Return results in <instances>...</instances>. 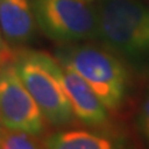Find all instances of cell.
Masks as SVG:
<instances>
[{
	"label": "cell",
	"mask_w": 149,
	"mask_h": 149,
	"mask_svg": "<svg viewBox=\"0 0 149 149\" xmlns=\"http://www.w3.org/2000/svg\"><path fill=\"white\" fill-rule=\"evenodd\" d=\"M1 129H3V128H1V124H0V133H1Z\"/></svg>",
	"instance_id": "obj_12"
},
{
	"label": "cell",
	"mask_w": 149,
	"mask_h": 149,
	"mask_svg": "<svg viewBox=\"0 0 149 149\" xmlns=\"http://www.w3.org/2000/svg\"><path fill=\"white\" fill-rule=\"evenodd\" d=\"M49 65L58 78L76 119L88 125H102L108 119V109L83 78L57 58L49 55Z\"/></svg>",
	"instance_id": "obj_6"
},
{
	"label": "cell",
	"mask_w": 149,
	"mask_h": 149,
	"mask_svg": "<svg viewBox=\"0 0 149 149\" xmlns=\"http://www.w3.org/2000/svg\"><path fill=\"white\" fill-rule=\"evenodd\" d=\"M44 149H124L117 139L83 129L58 130L44 141Z\"/></svg>",
	"instance_id": "obj_8"
},
{
	"label": "cell",
	"mask_w": 149,
	"mask_h": 149,
	"mask_svg": "<svg viewBox=\"0 0 149 149\" xmlns=\"http://www.w3.org/2000/svg\"><path fill=\"white\" fill-rule=\"evenodd\" d=\"M85 1H88V0H85Z\"/></svg>",
	"instance_id": "obj_13"
},
{
	"label": "cell",
	"mask_w": 149,
	"mask_h": 149,
	"mask_svg": "<svg viewBox=\"0 0 149 149\" xmlns=\"http://www.w3.org/2000/svg\"><path fill=\"white\" fill-rule=\"evenodd\" d=\"M13 57H14V55L11 52V50L9 49L8 44L5 42L1 32H0V63L4 61H8V60H10Z\"/></svg>",
	"instance_id": "obj_11"
},
{
	"label": "cell",
	"mask_w": 149,
	"mask_h": 149,
	"mask_svg": "<svg viewBox=\"0 0 149 149\" xmlns=\"http://www.w3.org/2000/svg\"><path fill=\"white\" fill-rule=\"evenodd\" d=\"M138 128L144 139L149 143V92L147 93L138 112Z\"/></svg>",
	"instance_id": "obj_10"
},
{
	"label": "cell",
	"mask_w": 149,
	"mask_h": 149,
	"mask_svg": "<svg viewBox=\"0 0 149 149\" xmlns=\"http://www.w3.org/2000/svg\"><path fill=\"white\" fill-rule=\"evenodd\" d=\"M56 58L85 80L108 111L123 104L128 87V71L109 50L91 44H65Z\"/></svg>",
	"instance_id": "obj_2"
},
{
	"label": "cell",
	"mask_w": 149,
	"mask_h": 149,
	"mask_svg": "<svg viewBox=\"0 0 149 149\" xmlns=\"http://www.w3.org/2000/svg\"><path fill=\"white\" fill-rule=\"evenodd\" d=\"M98 37L134 67L149 71V8L141 0H100Z\"/></svg>",
	"instance_id": "obj_1"
},
{
	"label": "cell",
	"mask_w": 149,
	"mask_h": 149,
	"mask_svg": "<svg viewBox=\"0 0 149 149\" xmlns=\"http://www.w3.org/2000/svg\"><path fill=\"white\" fill-rule=\"evenodd\" d=\"M0 124L35 137L45 130L42 113L19 77L14 57L0 63Z\"/></svg>",
	"instance_id": "obj_5"
},
{
	"label": "cell",
	"mask_w": 149,
	"mask_h": 149,
	"mask_svg": "<svg viewBox=\"0 0 149 149\" xmlns=\"http://www.w3.org/2000/svg\"><path fill=\"white\" fill-rule=\"evenodd\" d=\"M36 21L29 0H0V32L10 45L26 44L34 37Z\"/></svg>",
	"instance_id": "obj_7"
},
{
	"label": "cell",
	"mask_w": 149,
	"mask_h": 149,
	"mask_svg": "<svg viewBox=\"0 0 149 149\" xmlns=\"http://www.w3.org/2000/svg\"><path fill=\"white\" fill-rule=\"evenodd\" d=\"M0 149H44L35 136L3 128L0 133Z\"/></svg>",
	"instance_id": "obj_9"
},
{
	"label": "cell",
	"mask_w": 149,
	"mask_h": 149,
	"mask_svg": "<svg viewBox=\"0 0 149 149\" xmlns=\"http://www.w3.org/2000/svg\"><path fill=\"white\" fill-rule=\"evenodd\" d=\"M36 25L57 42L74 44L98 37L96 9L85 0H32Z\"/></svg>",
	"instance_id": "obj_4"
},
{
	"label": "cell",
	"mask_w": 149,
	"mask_h": 149,
	"mask_svg": "<svg viewBox=\"0 0 149 149\" xmlns=\"http://www.w3.org/2000/svg\"><path fill=\"white\" fill-rule=\"evenodd\" d=\"M14 65L45 122L60 127L76 120L66 93L49 65V54L21 51L14 55Z\"/></svg>",
	"instance_id": "obj_3"
}]
</instances>
